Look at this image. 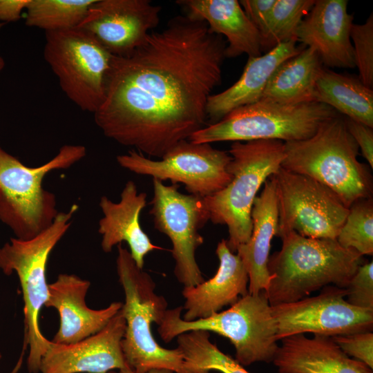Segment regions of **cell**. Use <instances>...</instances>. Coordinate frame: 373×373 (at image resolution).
<instances>
[{
    "instance_id": "4fadbf2b",
    "label": "cell",
    "mask_w": 373,
    "mask_h": 373,
    "mask_svg": "<svg viewBox=\"0 0 373 373\" xmlns=\"http://www.w3.org/2000/svg\"><path fill=\"white\" fill-rule=\"evenodd\" d=\"M153 195L150 214L155 228L172 243L174 274L184 287L204 280L195 260V251L204 243L199 230L209 220L202 198L183 194L177 184L165 185L153 179Z\"/></svg>"
},
{
    "instance_id": "6da1fadb",
    "label": "cell",
    "mask_w": 373,
    "mask_h": 373,
    "mask_svg": "<svg viewBox=\"0 0 373 373\" xmlns=\"http://www.w3.org/2000/svg\"><path fill=\"white\" fill-rule=\"evenodd\" d=\"M227 42L185 15L151 32L133 52L113 56L104 99L93 113L104 135L161 158L206 126V106L222 81Z\"/></svg>"
},
{
    "instance_id": "8992f818",
    "label": "cell",
    "mask_w": 373,
    "mask_h": 373,
    "mask_svg": "<svg viewBox=\"0 0 373 373\" xmlns=\"http://www.w3.org/2000/svg\"><path fill=\"white\" fill-rule=\"evenodd\" d=\"M86 154L82 145H64L50 161L28 167L0 145V220L16 238L30 240L49 227L58 211L55 195L42 182L49 172L66 169Z\"/></svg>"
},
{
    "instance_id": "30bf717a",
    "label": "cell",
    "mask_w": 373,
    "mask_h": 373,
    "mask_svg": "<svg viewBox=\"0 0 373 373\" xmlns=\"http://www.w3.org/2000/svg\"><path fill=\"white\" fill-rule=\"evenodd\" d=\"M44 59L62 91L84 111L102 104L113 56L91 35L79 28L45 32Z\"/></svg>"
},
{
    "instance_id": "603a6c76",
    "label": "cell",
    "mask_w": 373,
    "mask_h": 373,
    "mask_svg": "<svg viewBox=\"0 0 373 373\" xmlns=\"http://www.w3.org/2000/svg\"><path fill=\"white\" fill-rule=\"evenodd\" d=\"M189 17L204 21L211 32L227 38L226 58L262 55L260 35L237 0H180Z\"/></svg>"
},
{
    "instance_id": "e575fe53",
    "label": "cell",
    "mask_w": 373,
    "mask_h": 373,
    "mask_svg": "<svg viewBox=\"0 0 373 373\" xmlns=\"http://www.w3.org/2000/svg\"><path fill=\"white\" fill-rule=\"evenodd\" d=\"M239 2L248 19L260 33L265 26L276 0H241Z\"/></svg>"
},
{
    "instance_id": "1f68e13d",
    "label": "cell",
    "mask_w": 373,
    "mask_h": 373,
    "mask_svg": "<svg viewBox=\"0 0 373 373\" xmlns=\"http://www.w3.org/2000/svg\"><path fill=\"white\" fill-rule=\"evenodd\" d=\"M345 289V298L350 304L373 311V262L361 264Z\"/></svg>"
},
{
    "instance_id": "f1b7e54d",
    "label": "cell",
    "mask_w": 373,
    "mask_h": 373,
    "mask_svg": "<svg viewBox=\"0 0 373 373\" xmlns=\"http://www.w3.org/2000/svg\"><path fill=\"white\" fill-rule=\"evenodd\" d=\"M314 3L315 0H276L260 32L262 52L289 41H297L296 30Z\"/></svg>"
},
{
    "instance_id": "d6986e66",
    "label": "cell",
    "mask_w": 373,
    "mask_h": 373,
    "mask_svg": "<svg viewBox=\"0 0 373 373\" xmlns=\"http://www.w3.org/2000/svg\"><path fill=\"white\" fill-rule=\"evenodd\" d=\"M216 254L219 265L216 274L194 286L184 287L182 319L193 321L205 318L232 305L248 294L249 276L240 256L229 248L227 240H221Z\"/></svg>"
},
{
    "instance_id": "f546056e",
    "label": "cell",
    "mask_w": 373,
    "mask_h": 373,
    "mask_svg": "<svg viewBox=\"0 0 373 373\" xmlns=\"http://www.w3.org/2000/svg\"><path fill=\"white\" fill-rule=\"evenodd\" d=\"M344 248L356 250L362 256L373 254V198L354 202L336 238Z\"/></svg>"
},
{
    "instance_id": "60d3db41",
    "label": "cell",
    "mask_w": 373,
    "mask_h": 373,
    "mask_svg": "<svg viewBox=\"0 0 373 373\" xmlns=\"http://www.w3.org/2000/svg\"><path fill=\"white\" fill-rule=\"evenodd\" d=\"M1 352H0V359H1Z\"/></svg>"
},
{
    "instance_id": "ac0fdd59",
    "label": "cell",
    "mask_w": 373,
    "mask_h": 373,
    "mask_svg": "<svg viewBox=\"0 0 373 373\" xmlns=\"http://www.w3.org/2000/svg\"><path fill=\"white\" fill-rule=\"evenodd\" d=\"M90 285L88 280L66 274H59L48 285L44 306L57 309L60 318L53 343L70 344L90 336L102 329L122 309L123 303L120 302H113L101 309L88 307L85 298Z\"/></svg>"
},
{
    "instance_id": "7c38bea8",
    "label": "cell",
    "mask_w": 373,
    "mask_h": 373,
    "mask_svg": "<svg viewBox=\"0 0 373 373\" xmlns=\"http://www.w3.org/2000/svg\"><path fill=\"white\" fill-rule=\"evenodd\" d=\"M119 166L133 173L173 184L182 183L190 194L205 198L225 187L232 176L228 171L231 155L208 143L189 140L178 143L159 160L135 150L117 156Z\"/></svg>"
},
{
    "instance_id": "3957f363",
    "label": "cell",
    "mask_w": 373,
    "mask_h": 373,
    "mask_svg": "<svg viewBox=\"0 0 373 373\" xmlns=\"http://www.w3.org/2000/svg\"><path fill=\"white\" fill-rule=\"evenodd\" d=\"M359 148L338 113L311 137L284 142L280 166L309 177L331 189L347 208L372 198L370 167L358 161Z\"/></svg>"
},
{
    "instance_id": "ffe728a7",
    "label": "cell",
    "mask_w": 373,
    "mask_h": 373,
    "mask_svg": "<svg viewBox=\"0 0 373 373\" xmlns=\"http://www.w3.org/2000/svg\"><path fill=\"white\" fill-rule=\"evenodd\" d=\"M99 204L104 215L98 228L102 250L110 253L113 247L125 242L136 265L143 269L145 256L152 251L162 249L152 243L140 223V213L146 205V193H138L136 184L129 180L119 202H114L104 195Z\"/></svg>"
},
{
    "instance_id": "836d02e7",
    "label": "cell",
    "mask_w": 373,
    "mask_h": 373,
    "mask_svg": "<svg viewBox=\"0 0 373 373\" xmlns=\"http://www.w3.org/2000/svg\"><path fill=\"white\" fill-rule=\"evenodd\" d=\"M346 128L361 149L363 156L373 169V128L360 122L344 117Z\"/></svg>"
},
{
    "instance_id": "277c9868",
    "label": "cell",
    "mask_w": 373,
    "mask_h": 373,
    "mask_svg": "<svg viewBox=\"0 0 373 373\" xmlns=\"http://www.w3.org/2000/svg\"><path fill=\"white\" fill-rule=\"evenodd\" d=\"M116 267L125 297L122 311L126 329L122 349L126 365L137 373L156 368L193 373L178 347L166 349L154 338L151 325L160 323L167 302L155 293L152 278L136 265L129 251L122 244L117 245Z\"/></svg>"
},
{
    "instance_id": "7a4b0ae2",
    "label": "cell",
    "mask_w": 373,
    "mask_h": 373,
    "mask_svg": "<svg viewBox=\"0 0 373 373\" xmlns=\"http://www.w3.org/2000/svg\"><path fill=\"white\" fill-rule=\"evenodd\" d=\"M280 238V250L268 261L265 292L271 306L299 300L330 285L345 288L363 263V256L336 240L307 238L294 231Z\"/></svg>"
},
{
    "instance_id": "ab89813d",
    "label": "cell",
    "mask_w": 373,
    "mask_h": 373,
    "mask_svg": "<svg viewBox=\"0 0 373 373\" xmlns=\"http://www.w3.org/2000/svg\"><path fill=\"white\" fill-rule=\"evenodd\" d=\"M108 373H118V372H115V370H113V371L109 372Z\"/></svg>"
},
{
    "instance_id": "5b68a950",
    "label": "cell",
    "mask_w": 373,
    "mask_h": 373,
    "mask_svg": "<svg viewBox=\"0 0 373 373\" xmlns=\"http://www.w3.org/2000/svg\"><path fill=\"white\" fill-rule=\"evenodd\" d=\"M229 153L230 182L202 201L209 220L227 227V245L235 253L251 236L254 201L260 186L280 169L284 142L276 140L233 142Z\"/></svg>"
},
{
    "instance_id": "52a82bcc",
    "label": "cell",
    "mask_w": 373,
    "mask_h": 373,
    "mask_svg": "<svg viewBox=\"0 0 373 373\" xmlns=\"http://www.w3.org/2000/svg\"><path fill=\"white\" fill-rule=\"evenodd\" d=\"M182 310V307H177L165 312L157 327L165 343L193 330L212 332L230 341L235 348V359L241 365L272 362L278 340L271 305L265 291L248 293L229 309L205 318L184 321L181 318Z\"/></svg>"
},
{
    "instance_id": "cb8c5ba5",
    "label": "cell",
    "mask_w": 373,
    "mask_h": 373,
    "mask_svg": "<svg viewBox=\"0 0 373 373\" xmlns=\"http://www.w3.org/2000/svg\"><path fill=\"white\" fill-rule=\"evenodd\" d=\"M251 218V236L247 243L238 248L236 254L248 273V293L258 294L266 291L269 286L268 261L271 243L278 232V201L272 176L265 182L262 192L256 197Z\"/></svg>"
},
{
    "instance_id": "f35d334b",
    "label": "cell",
    "mask_w": 373,
    "mask_h": 373,
    "mask_svg": "<svg viewBox=\"0 0 373 373\" xmlns=\"http://www.w3.org/2000/svg\"><path fill=\"white\" fill-rule=\"evenodd\" d=\"M3 25H4L3 23H0V30L1 29V28L3 27ZM4 66H5L4 59H3V58L1 57V55L0 54V71L3 70Z\"/></svg>"
},
{
    "instance_id": "484cf974",
    "label": "cell",
    "mask_w": 373,
    "mask_h": 373,
    "mask_svg": "<svg viewBox=\"0 0 373 373\" xmlns=\"http://www.w3.org/2000/svg\"><path fill=\"white\" fill-rule=\"evenodd\" d=\"M314 101L373 128V90L358 77L322 67L315 82Z\"/></svg>"
},
{
    "instance_id": "44dd1931",
    "label": "cell",
    "mask_w": 373,
    "mask_h": 373,
    "mask_svg": "<svg viewBox=\"0 0 373 373\" xmlns=\"http://www.w3.org/2000/svg\"><path fill=\"white\" fill-rule=\"evenodd\" d=\"M303 334L285 337L272 361L278 373H373L348 356L331 336Z\"/></svg>"
},
{
    "instance_id": "d6a6232c",
    "label": "cell",
    "mask_w": 373,
    "mask_h": 373,
    "mask_svg": "<svg viewBox=\"0 0 373 373\" xmlns=\"http://www.w3.org/2000/svg\"><path fill=\"white\" fill-rule=\"evenodd\" d=\"M350 357L373 370V333L371 331L331 336Z\"/></svg>"
},
{
    "instance_id": "9c48e42d",
    "label": "cell",
    "mask_w": 373,
    "mask_h": 373,
    "mask_svg": "<svg viewBox=\"0 0 373 373\" xmlns=\"http://www.w3.org/2000/svg\"><path fill=\"white\" fill-rule=\"evenodd\" d=\"M338 113L316 102L288 105L266 99L238 108L189 139L193 143L276 140L283 142L312 136L322 123Z\"/></svg>"
},
{
    "instance_id": "5bb4252c",
    "label": "cell",
    "mask_w": 373,
    "mask_h": 373,
    "mask_svg": "<svg viewBox=\"0 0 373 373\" xmlns=\"http://www.w3.org/2000/svg\"><path fill=\"white\" fill-rule=\"evenodd\" d=\"M347 290L334 285L312 297L271 306L277 338L305 333L334 336L372 332L373 311L350 304Z\"/></svg>"
},
{
    "instance_id": "d590c367",
    "label": "cell",
    "mask_w": 373,
    "mask_h": 373,
    "mask_svg": "<svg viewBox=\"0 0 373 373\" xmlns=\"http://www.w3.org/2000/svg\"><path fill=\"white\" fill-rule=\"evenodd\" d=\"M29 0H0V21H17L21 18Z\"/></svg>"
},
{
    "instance_id": "83f0119b",
    "label": "cell",
    "mask_w": 373,
    "mask_h": 373,
    "mask_svg": "<svg viewBox=\"0 0 373 373\" xmlns=\"http://www.w3.org/2000/svg\"><path fill=\"white\" fill-rule=\"evenodd\" d=\"M95 0H29L26 25L46 31L77 27Z\"/></svg>"
},
{
    "instance_id": "4316f807",
    "label": "cell",
    "mask_w": 373,
    "mask_h": 373,
    "mask_svg": "<svg viewBox=\"0 0 373 373\" xmlns=\"http://www.w3.org/2000/svg\"><path fill=\"white\" fill-rule=\"evenodd\" d=\"M188 367L193 373H249L231 356L222 352L210 340L209 332L193 330L176 337Z\"/></svg>"
},
{
    "instance_id": "8d00e7d4",
    "label": "cell",
    "mask_w": 373,
    "mask_h": 373,
    "mask_svg": "<svg viewBox=\"0 0 373 373\" xmlns=\"http://www.w3.org/2000/svg\"><path fill=\"white\" fill-rule=\"evenodd\" d=\"M118 373H137L132 370L128 366H126V367L119 370ZM145 373H175L172 370L164 369V368H156V369H152L149 371H147Z\"/></svg>"
},
{
    "instance_id": "7402d4cb",
    "label": "cell",
    "mask_w": 373,
    "mask_h": 373,
    "mask_svg": "<svg viewBox=\"0 0 373 373\" xmlns=\"http://www.w3.org/2000/svg\"><path fill=\"white\" fill-rule=\"evenodd\" d=\"M296 41L279 44L256 57H249L238 80L225 90L211 95L206 106L210 124L222 119L232 111L262 98L266 85L277 67L299 53L305 46H297Z\"/></svg>"
},
{
    "instance_id": "8fae6325",
    "label": "cell",
    "mask_w": 373,
    "mask_h": 373,
    "mask_svg": "<svg viewBox=\"0 0 373 373\" xmlns=\"http://www.w3.org/2000/svg\"><path fill=\"white\" fill-rule=\"evenodd\" d=\"M271 176L278 209L276 236L294 231L307 238L336 240L349 209L331 189L281 166Z\"/></svg>"
},
{
    "instance_id": "9a60e30c",
    "label": "cell",
    "mask_w": 373,
    "mask_h": 373,
    "mask_svg": "<svg viewBox=\"0 0 373 373\" xmlns=\"http://www.w3.org/2000/svg\"><path fill=\"white\" fill-rule=\"evenodd\" d=\"M162 8L150 0H95L77 26L112 55H126L141 46L160 22Z\"/></svg>"
},
{
    "instance_id": "e0dca14e",
    "label": "cell",
    "mask_w": 373,
    "mask_h": 373,
    "mask_svg": "<svg viewBox=\"0 0 373 373\" xmlns=\"http://www.w3.org/2000/svg\"><path fill=\"white\" fill-rule=\"evenodd\" d=\"M347 0H315L299 24L296 41L312 48L329 67H355L350 30L354 15Z\"/></svg>"
},
{
    "instance_id": "ba28073f",
    "label": "cell",
    "mask_w": 373,
    "mask_h": 373,
    "mask_svg": "<svg viewBox=\"0 0 373 373\" xmlns=\"http://www.w3.org/2000/svg\"><path fill=\"white\" fill-rule=\"evenodd\" d=\"M78 209L73 204L67 212H59L52 224L35 238L22 240L11 238L0 248V269L7 276L15 272L23 300L24 341L23 350L29 346L28 370L38 373L42 356L50 341L39 327V314L48 296L46 266L48 257L71 224Z\"/></svg>"
},
{
    "instance_id": "4dcf8cb0",
    "label": "cell",
    "mask_w": 373,
    "mask_h": 373,
    "mask_svg": "<svg viewBox=\"0 0 373 373\" xmlns=\"http://www.w3.org/2000/svg\"><path fill=\"white\" fill-rule=\"evenodd\" d=\"M355 67L365 86L373 87V15L363 24L353 23L350 30Z\"/></svg>"
},
{
    "instance_id": "74e56055",
    "label": "cell",
    "mask_w": 373,
    "mask_h": 373,
    "mask_svg": "<svg viewBox=\"0 0 373 373\" xmlns=\"http://www.w3.org/2000/svg\"><path fill=\"white\" fill-rule=\"evenodd\" d=\"M23 353H21L17 363H16L15 367L12 370V371L10 373H17L19 370H20L22 362H23Z\"/></svg>"
},
{
    "instance_id": "2e32d148",
    "label": "cell",
    "mask_w": 373,
    "mask_h": 373,
    "mask_svg": "<svg viewBox=\"0 0 373 373\" xmlns=\"http://www.w3.org/2000/svg\"><path fill=\"white\" fill-rule=\"evenodd\" d=\"M126 321L122 309L96 334L77 343H50L40 363L41 373H108L126 366L122 341Z\"/></svg>"
},
{
    "instance_id": "d4e9b609",
    "label": "cell",
    "mask_w": 373,
    "mask_h": 373,
    "mask_svg": "<svg viewBox=\"0 0 373 373\" xmlns=\"http://www.w3.org/2000/svg\"><path fill=\"white\" fill-rule=\"evenodd\" d=\"M322 67L315 50L305 47L277 67L266 85L262 99L288 105L315 102V82Z\"/></svg>"
}]
</instances>
